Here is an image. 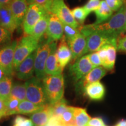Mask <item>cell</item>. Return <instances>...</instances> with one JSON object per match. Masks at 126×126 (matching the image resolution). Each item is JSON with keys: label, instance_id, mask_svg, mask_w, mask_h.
<instances>
[{"label": "cell", "instance_id": "6da1fadb", "mask_svg": "<svg viewBox=\"0 0 126 126\" xmlns=\"http://www.w3.org/2000/svg\"><path fill=\"white\" fill-rule=\"evenodd\" d=\"M125 16L124 6L117 11V13L111 16L106 21L99 24L80 25L79 29L80 32L86 36L94 31L102 32L107 33L119 36L124 33Z\"/></svg>", "mask_w": 126, "mask_h": 126}, {"label": "cell", "instance_id": "7a4b0ae2", "mask_svg": "<svg viewBox=\"0 0 126 126\" xmlns=\"http://www.w3.org/2000/svg\"><path fill=\"white\" fill-rule=\"evenodd\" d=\"M47 102L53 104L63 98L64 93V80L62 74L46 75L42 79Z\"/></svg>", "mask_w": 126, "mask_h": 126}, {"label": "cell", "instance_id": "3957f363", "mask_svg": "<svg viewBox=\"0 0 126 126\" xmlns=\"http://www.w3.org/2000/svg\"><path fill=\"white\" fill-rule=\"evenodd\" d=\"M118 37L119 36L102 32H92L86 36V46L83 55L88 53L97 51L102 47L108 44L117 46Z\"/></svg>", "mask_w": 126, "mask_h": 126}, {"label": "cell", "instance_id": "277c9868", "mask_svg": "<svg viewBox=\"0 0 126 126\" xmlns=\"http://www.w3.org/2000/svg\"><path fill=\"white\" fill-rule=\"evenodd\" d=\"M40 41L31 35H25L17 43L14 53L13 67L16 70L19 65L36 50Z\"/></svg>", "mask_w": 126, "mask_h": 126}, {"label": "cell", "instance_id": "5b68a950", "mask_svg": "<svg viewBox=\"0 0 126 126\" xmlns=\"http://www.w3.org/2000/svg\"><path fill=\"white\" fill-rule=\"evenodd\" d=\"M42 81L37 77H32L26 81L25 83L26 89V99L36 105L45 106L49 103L47 102Z\"/></svg>", "mask_w": 126, "mask_h": 126}, {"label": "cell", "instance_id": "8992f818", "mask_svg": "<svg viewBox=\"0 0 126 126\" xmlns=\"http://www.w3.org/2000/svg\"><path fill=\"white\" fill-rule=\"evenodd\" d=\"M57 41H51L47 39L45 43L39 44L36 50L34 59V73L36 77L42 80L46 74L45 72V65L48 56L51 53L53 45Z\"/></svg>", "mask_w": 126, "mask_h": 126}, {"label": "cell", "instance_id": "52a82bcc", "mask_svg": "<svg viewBox=\"0 0 126 126\" xmlns=\"http://www.w3.org/2000/svg\"><path fill=\"white\" fill-rule=\"evenodd\" d=\"M47 13L48 12L39 5L30 4L22 23L25 35H30L37 22Z\"/></svg>", "mask_w": 126, "mask_h": 126}, {"label": "cell", "instance_id": "ba28073f", "mask_svg": "<svg viewBox=\"0 0 126 126\" xmlns=\"http://www.w3.org/2000/svg\"><path fill=\"white\" fill-rule=\"evenodd\" d=\"M17 43V40H14L0 49V67L7 76L12 77L13 74L14 53Z\"/></svg>", "mask_w": 126, "mask_h": 126}, {"label": "cell", "instance_id": "9c48e42d", "mask_svg": "<svg viewBox=\"0 0 126 126\" xmlns=\"http://www.w3.org/2000/svg\"><path fill=\"white\" fill-rule=\"evenodd\" d=\"M50 12L56 14L63 23L71 25L74 28L79 27L80 25L73 17L71 11L65 4L64 0H53Z\"/></svg>", "mask_w": 126, "mask_h": 126}, {"label": "cell", "instance_id": "30bf717a", "mask_svg": "<svg viewBox=\"0 0 126 126\" xmlns=\"http://www.w3.org/2000/svg\"><path fill=\"white\" fill-rule=\"evenodd\" d=\"M94 68L88 54H86L77 59L75 63L70 66V70L75 81H78Z\"/></svg>", "mask_w": 126, "mask_h": 126}, {"label": "cell", "instance_id": "8fae6325", "mask_svg": "<svg viewBox=\"0 0 126 126\" xmlns=\"http://www.w3.org/2000/svg\"><path fill=\"white\" fill-rule=\"evenodd\" d=\"M47 39L51 41H57L64 35L63 23L56 14L50 13L48 26L46 32Z\"/></svg>", "mask_w": 126, "mask_h": 126}, {"label": "cell", "instance_id": "7c38bea8", "mask_svg": "<svg viewBox=\"0 0 126 126\" xmlns=\"http://www.w3.org/2000/svg\"><path fill=\"white\" fill-rule=\"evenodd\" d=\"M36 50L26 57L16 69L17 78L23 81H27L33 77L34 72V59Z\"/></svg>", "mask_w": 126, "mask_h": 126}, {"label": "cell", "instance_id": "4fadbf2b", "mask_svg": "<svg viewBox=\"0 0 126 126\" xmlns=\"http://www.w3.org/2000/svg\"><path fill=\"white\" fill-rule=\"evenodd\" d=\"M17 28L22 25L27 12L29 3L27 0H12L9 5Z\"/></svg>", "mask_w": 126, "mask_h": 126}, {"label": "cell", "instance_id": "5bb4252c", "mask_svg": "<svg viewBox=\"0 0 126 126\" xmlns=\"http://www.w3.org/2000/svg\"><path fill=\"white\" fill-rule=\"evenodd\" d=\"M72 53V60L75 61L83 55L86 46V37L80 32L74 38L67 40Z\"/></svg>", "mask_w": 126, "mask_h": 126}, {"label": "cell", "instance_id": "9a60e30c", "mask_svg": "<svg viewBox=\"0 0 126 126\" xmlns=\"http://www.w3.org/2000/svg\"><path fill=\"white\" fill-rule=\"evenodd\" d=\"M60 40V43L57 47L56 56L59 65L63 70L72 59V53L65 36L63 35Z\"/></svg>", "mask_w": 126, "mask_h": 126}, {"label": "cell", "instance_id": "2e32d148", "mask_svg": "<svg viewBox=\"0 0 126 126\" xmlns=\"http://www.w3.org/2000/svg\"><path fill=\"white\" fill-rule=\"evenodd\" d=\"M106 73L107 70L103 67L98 66V67H94L87 74L79 80V81L78 82L79 87L83 90L84 88L88 85L100 81L106 74Z\"/></svg>", "mask_w": 126, "mask_h": 126}, {"label": "cell", "instance_id": "e0dca14e", "mask_svg": "<svg viewBox=\"0 0 126 126\" xmlns=\"http://www.w3.org/2000/svg\"><path fill=\"white\" fill-rule=\"evenodd\" d=\"M0 26L13 33L17 28L10 7L0 3Z\"/></svg>", "mask_w": 126, "mask_h": 126}, {"label": "cell", "instance_id": "ac0fdd59", "mask_svg": "<svg viewBox=\"0 0 126 126\" xmlns=\"http://www.w3.org/2000/svg\"><path fill=\"white\" fill-rule=\"evenodd\" d=\"M57 42L53 45L51 53L47 58L45 65V72L46 75H59L62 74L63 70L60 66L56 56Z\"/></svg>", "mask_w": 126, "mask_h": 126}, {"label": "cell", "instance_id": "d6986e66", "mask_svg": "<svg viewBox=\"0 0 126 126\" xmlns=\"http://www.w3.org/2000/svg\"><path fill=\"white\" fill-rule=\"evenodd\" d=\"M53 116L51 105L48 104L43 109L39 110L30 116L34 126H45Z\"/></svg>", "mask_w": 126, "mask_h": 126}, {"label": "cell", "instance_id": "ffe728a7", "mask_svg": "<svg viewBox=\"0 0 126 126\" xmlns=\"http://www.w3.org/2000/svg\"><path fill=\"white\" fill-rule=\"evenodd\" d=\"M83 90L89 98L94 100H101L105 94V86L99 81L88 85Z\"/></svg>", "mask_w": 126, "mask_h": 126}, {"label": "cell", "instance_id": "44dd1931", "mask_svg": "<svg viewBox=\"0 0 126 126\" xmlns=\"http://www.w3.org/2000/svg\"><path fill=\"white\" fill-rule=\"evenodd\" d=\"M50 13L46 14L45 15L37 22L33 29L32 32L30 35L32 36L36 39L40 41L41 38L46 32L47 26H48V20H49Z\"/></svg>", "mask_w": 126, "mask_h": 126}, {"label": "cell", "instance_id": "7402d4cb", "mask_svg": "<svg viewBox=\"0 0 126 126\" xmlns=\"http://www.w3.org/2000/svg\"><path fill=\"white\" fill-rule=\"evenodd\" d=\"M96 19L94 24H99L108 20L113 15V11L108 5L105 0L100 1V5L94 11Z\"/></svg>", "mask_w": 126, "mask_h": 126}, {"label": "cell", "instance_id": "603a6c76", "mask_svg": "<svg viewBox=\"0 0 126 126\" xmlns=\"http://www.w3.org/2000/svg\"><path fill=\"white\" fill-rule=\"evenodd\" d=\"M106 47L107 48V54L105 60L102 63V65L106 70L111 71L114 68L117 46L108 44L106 45Z\"/></svg>", "mask_w": 126, "mask_h": 126}, {"label": "cell", "instance_id": "cb8c5ba5", "mask_svg": "<svg viewBox=\"0 0 126 126\" xmlns=\"http://www.w3.org/2000/svg\"><path fill=\"white\" fill-rule=\"evenodd\" d=\"M46 105H45V106L38 105L32 103V102H30L28 100H25L20 102V103L18 106V114L26 115L33 114V113H35L36 111H39V110L43 109L44 108H45Z\"/></svg>", "mask_w": 126, "mask_h": 126}, {"label": "cell", "instance_id": "d4e9b609", "mask_svg": "<svg viewBox=\"0 0 126 126\" xmlns=\"http://www.w3.org/2000/svg\"><path fill=\"white\" fill-rule=\"evenodd\" d=\"M74 114L75 119V126H86L91 119L85 109L83 108L74 107Z\"/></svg>", "mask_w": 126, "mask_h": 126}, {"label": "cell", "instance_id": "484cf974", "mask_svg": "<svg viewBox=\"0 0 126 126\" xmlns=\"http://www.w3.org/2000/svg\"><path fill=\"white\" fill-rule=\"evenodd\" d=\"M12 86L11 77L5 76L0 81V98L5 102L10 96Z\"/></svg>", "mask_w": 126, "mask_h": 126}, {"label": "cell", "instance_id": "4316f807", "mask_svg": "<svg viewBox=\"0 0 126 126\" xmlns=\"http://www.w3.org/2000/svg\"><path fill=\"white\" fill-rule=\"evenodd\" d=\"M10 97H15L20 102L26 100V89L25 83L16 82L12 85Z\"/></svg>", "mask_w": 126, "mask_h": 126}, {"label": "cell", "instance_id": "83f0119b", "mask_svg": "<svg viewBox=\"0 0 126 126\" xmlns=\"http://www.w3.org/2000/svg\"><path fill=\"white\" fill-rule=\"evenodd\" d=\"M67 102L65 99L62 98L59 101L55 102L53 104H50L51 105L52 111H53V116H55L56 117H60L69 108L68 105H67Z\"/></svg>", "mask_w": 126, "mask_h": 126}, {"label": "cell", "instance_id": "f1b7e54d", "mask_svg": "<svg viewBox=\"0 0 126 126\" xmlns=\"http://www.w3.org/2000/svg\"><path fill=\"white\" fill-rule=\"evenodd\" d=\"M4 103L6 106L5 116L18 114V106L20 103V101L18 99L9 96V98Z\"/></svg>", "mask_w": 126, "mask_h": 126}, {"label": "cell", "instance_id": "f546056e", "mask_svg": "<svg viewBox=\"0 0 126 126\" xmlns=\"http://www.w3.org/2000/svg\"><path fill=\"white\" fill-rule=\"evenodd\" d=\"M74 107L69 106L68 109L59 117L60 121L65 126H75V119L74 114Z\"/></svg>", "mask_w": 126, "mask_h": 126}, {"label": "cell", "instance_id": "4dcf8cb0", "mask_svg": "<svg viewBox=\"0 0 126 126\" xmlns=\"http://www.w3.org/2000/svg\"><path fill=\"white\" fill-rule=\"evenodd\" d=\"M72 15L74 18L77 22L79 25H83L85 20L86 17L89 15V14L86 11L85 9L83 8V7H78L72 9L71 11Z\"/></svg>", "mask_w": 126, "mask_h": 126}, {"label": "cell", "instance_id": "1f68e13d", "mask_svg": "<svg viewBox=\"0 0 126 126\" xmlns=\"http://www.w3.org/2000/svg\"><path fill=\"white\" fill-rule=\"evenodd\" d=\"M63 29H64V35L65 36L66 40H69L76 36L80 33L79 28H74L71 25L63 23Z\"/></svg>", "mask_w": 126, "mask_h": 126}, {"label": "cell", "instance_id": "d6a6232c", "mask_svg": "<svg viewBox=\"0 0 126 126\" xmlns=\"http://www.w3.org/2000/svg\"><path fill=\"white\" fill-rule=\"evenodd\" d=\"M12 33L0 26V46L6 45L11 43Z\"/></svg>", "mask_w": 126, "mask_h": 126}, {"label": "cell", "instance_id": "836d02e7", "mask_svg": "<svg viewBox=\"0 0 126 126\" xmlns=\"http://www.w3.org/2000/svg\"><path fill=\"white\" fill-rule=\"evenodd\" d=\"M31 119H28L21 116H17L15 118L12 126H33Z\"/></svg>", "mask_w": 126, "mask_h": 126}, {"label": "cell", "instance_id": "e575fe53", "mask_svg": "<svg viewBox=\"0 0 126 126\" xmlns=\"http://www.w3.org/2000/svg\"><path fill=\"white\" fill-rule=\"evenodd\" d=\"M29 4L32 3L38 4L43 7L47 12H50L52 2L53 0H27Z\"/></svg>", "mask_w": 126, "mask_h": 126}, {"label": "cell", "instance_id": "d590c367", "mask_svg": "<svg viewBox=\"0 0 126 126\" xmlns=\"http://www.w3.org/2000/svg\"><path fill=\"white\" fill-rule=\"evenodd\" d=\"M100 0H89L88 2L83 6V8L88 14H90L93 11H95L100 5Z\"/></svg>", "mask_w": 126, "mask_h": 126}, {"label": "cell", "instance_id": "8d00e7d4", "mask_svg": "<svg viewBox=\"0 0 126 126\" xmlns=\"http://www.w3.org/2000/svg\"><path fill=\"white\" fill-rule=\"evenodd\" d=\"M108 5L113 11H117L123 4L122 0H105Z\"/></svg>", "mask_w": 126, "mask_h": 126}, {"label": "cell", "instance_id": "74e56055", "mask_svg": "<svg viewBox=\"0 0 126 126\" xmlns=\"http://www.w3.org/2000/svg\"><path fill=\"white\" fill-rule=\"evenodd\" d=\"M89 60L94 67H98V66L102 65V62L100 60V57H99L98 53L97 51L93 52L90 54H88Z\"/></svg>", "mask_w": 126, "mask_h": 126}, {"label": "cell", "instance_id": "f35d334b", "mask_svg": "<svg viewBox=\"0 0 126 126\" xmlns=\"http://www.w3.org/2000/svg\"><path fill=\"white\" fill-rule=\"evenodd\" d=\"M103 119L100 117H94L91 119L86 126H105Z\"/></svg>", "mask_w": 126, "mask_h": 126}, {"label": "cell", "instance_id": "ab89813d", "mask_svg": "<svg viewBox=\"0 0 126 126\" xmlns=\"http://www.w3.org/2000/svg\"><path fill=\"white\" fill-rule=\"evenodd\" d=\"M117 49L126 53V36L117 41Z\"/></svg>", "mask_w": 126, "mask_h": 126}, {"label": "cell", "instance_id": "60d3db41", "mask_svg": "<svg viewBox=\"0 0 126 126\" xmlns=\"http://www.w3.org/2000/svg\"><path fill=\"white\" fill-rule=\"evenodd\" d=\"M6 114V106L5 103L0 98V119L1 117L5 116Z\"/></svg>", "mask_w": 126, "mask_h": 126}, {"label": "cell", "instance_id": "b9f144b4", "mask_svg": "<svg viewBox=\"0 0 126 126\" xmlns=\"http://www.w3.org/2000/svg\"><path fill=\"white\" fill-rule=\"evenodd\" d=\"M115 126H126V120H121L116 124V125Z\"/></svg>", "mask_w": 126, "mask_h": 126}, {"label": "cell", "instance_id": "7bdbcfd3", "mask_svg": "<svg viewBox=\"0 0 126 126\" xmlns=\"http://www.w3.org/2000/svg\"><path fill=\"white\" fill-rule=\"evenodd\" d=\"M5 76H7L5 74V73L4 70H2V68L0 67V81H1V79H2L4 78Z\"/></svg>", "mask_w": 126, "mask_h": 126}, {"label": "cell", "instance_id": "ee69618b", "mask_svg": "<svg viewBox=\"0 0 126 126\" xmlns=\"http://www.w3.org/2000/svg\"><path fill=\"white\" fill-rule=\"evenodd\" d=\"M12 1V0H0V3L9 5L10 4V3Z\"/></svg>", "mask_w": 126, "mask_h": 126}, {"label": "cell", "instance_id": "f6af8a7d", "mask_svg": "<svg viewBox=\"0 0 126 126\" xmlns=\"http://www.w3.org/2000/svg\"><path fill=\"white\" fill-rule=\"evenodd\" d=\"M124 16H125V26H124V33L126 32V5L124 6Z\"/></svg>", "mask_w": 126, "mask_h": 126}, {"label": "cell", "instance_id": "bcb514c9", "mask_svg": "<svg viewBox=\"0 0 126 126\" xmlns=\"http://www.w3.org/2000/svg\"><path fill=\"white\" fill-rule=\"evenodd\" d=\"M55 126H64V124H63L61 123V122H59V123H57V124Z\"/></svg>", "mask_w": 126, "mask_h": 126}, {"label": "cell", "instance_id": "7dc6e473", "mask_svg": "<svg viewBox=\"0 0 126 126\" xmlns=\"http://www.w3.org/2000/svg\"><path fill=\"white\" fill-rule=\"evenodd\" d=\"M122 1H123V2H126V0H122Z\"/></svg>", "mask_w": 126, "mask_h": 126}, {"label": "cell", "instance_id": "c3c4849f", "mask_svg": "<svg viewBox=\"0 0 126 126\" xmlns=\"http://www.w3.org/2000/svg\"></svg>", "mask_w": 126, "mask_h": 126}, {"label": "cell", "instance_id": "681fc988", "mask_svg": "<svg viewBox=\"0 0 126 126\" xmlns=\"http://www.w3.org/2000/svg\"></svg>", "mask_w": 126, "mask_h": 126}]
</instances>
